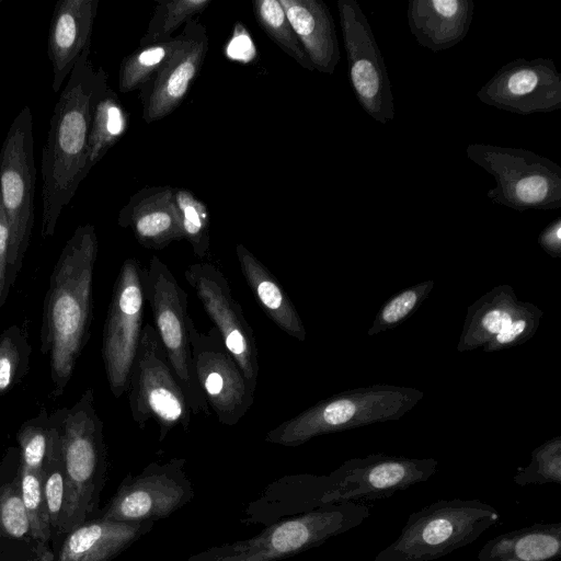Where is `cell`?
I'll list each match as a JSON object with an SVG mask.
<instances>
[{
	"label": "cell",
	"instance_id": "6da1fadb",
	"mask_svg": "<svg viewBox=\"0 0 561 561\" xmlns=\"http://www.w3.org/2000/svg\"><path fill=\"white\" fill-rule=\"evenodd\" d=\"M91 47L84 49L69 75L49 119L42 150L41 236H54L65 206L76 194L85 172L88 138L92 114L108 88L107 73L94 67Z\"/></svg>",
	"mask_w": 561,
	"mask_h": 561
},
{
	"label": "cell",
	"instance_id": "7a4b0ae2",
	"mask_svg": "<svg viewBox=\"0 0 561 561\" xmlns=\"http://www.w3.org/2000/svg\"><path fill=\"white\" fill-rule=\"evenodd\" d=\"M99 241L95 227H77L49 277L41 325V353L49 358L51 394L60 397L90 339L92 283Z\"/></svg>",
	"mask_w": 561,
	"mask_h": 561
},
{
	"label": "cell",
	"instance_id": "3957f363",
	"mask_svg": "<svg viewBox=\"0 0 561 561\" xmlns=\"http://www.w3.org/2000/svg\"><path fill=\"white\" fill-rule=\"evenodd\" d=\"M59 433L65 467V507L61 536L98 517L107 470L104 424L94 391L85 389L71 408H60Z\"/></svg>",
	"mask_w": 561,
	"mask_h": 561
},
{
	"label": "cell",
	"instance_id": "277c9868",
	"mask_svg": "<svg viewBox=\"0 0 561 561\" xmlns=\"http://www.w3.org/2000/svg\"><path fill=\"white\" fill-rule=\"evenodd\" d=\"M369 516V506L358 502L327 504L282 518L249 539L214 546L185 561H279L321 546L358 527Z\"/></svg>",
	"mask_w": 561,
	"mask_h": 561
},
{
	"label": "cell",
	"instance_id": "5b68a950",
	"mask_svg": "<svg viewBox=\"0 0 561 561\" xmlns=\"http://www.w3.org/2000/svg\"><path fill=\"white\" fill-rule=\"evenodd\" d=\"M499 519L497 511L479 500H438L411 513L373 561H434L469 546Z\"/></svg>",
	"mask_w": 561,
	"mask_h": 561
},
{
	"label": "cell",
	"instance_id": "8992f818",
	"mask_svg": "<svg viewBox=\"0 0 561 561\" xmlns=\"http://www.w3.org/2000/svg\"><path fill=\"white\" fill-rule=\"evenodd\" d=\"M469 160L495 180L488 198L517 211L554 210L561 207V167L523 148L470 144Z\"/></svg>",
	"mask_w": 561,
	"mask_h": 561
},
{
	"label": "cell",
	"instance_id": "52a82bcc",
	"mask_svg": "<svg viewBox=\"0 0 561 561\" xmlns=\"http://www.w3.org/2000/svg\"><path fill=\"white\" fill-rule=\"evenodd\" d=\"M35 184L33 115L25 105L11 123L0 149V196L10 227L11 286L18 279L31 241Z\"/></svg>",
	"mask_w": 561,
	"mask_h": 561
},
{
	"label": "cell",
	"instance_id": "ba28073f",
	"mask_svg": "<svg viewBox=\"0 0 561 561\" xmlns=\"http://www.w3.org/2000/svg\"><path fill=\"white\" fill-rule=\"evenodd\" d=\"M127 392L134 422L139 428H145L149 420H154L159 427V442L164 440L175 426L188 432L190 405L150 323L142 327Z\"/></svg>",
	"mask_w": 561,
	"mask_h": 561
},
{
	"label": "cell",
	"instance_id": "9c48e42d",
	"mask_svg": "<svg viewBox=\"0 0 561 561\" xmlns=\"http://www.w3.org/2000/svg\"><path fill=\"white\" fill-rule=\"evenodd\" d=\"M146 302L149 304L158 337L194 415H209L208 403L195 379L190 343L187 293L171 270L153 255L142 268Z\"/></svg>",
	"mask_w": 561,
	"mask_h": 561
},
{
	"label": "cell",
	"instance_id": "30bf717a",
	"mask_svg": "<svg viewBox=\"0 0 561 561\" xmlns=\"http://www.w3.org/2000/svg\"><path fill=\"white\" fill-rule=\"evenodd\" d=\"M142 266L126 259L116 276L102 336V359L112 394L127 392L133 362L139 344L145 311Z\"/></svg>",
	"mask_w": 561,
	"mask_h": 561
},
{
	"label": "cell",
	"instance_id": "8fae6325",
	"mask_svg": "<svg viewBox=\"0 0 561 561\" xmlns=\"http://www.w3.org/2000/svg\"><path fill=\"white\" fill-rule=\"evenodd\" d=\"M348 80L363 110L380 124L394 118V98L386 62L356 0H337Z\"/></svg>",
	"mask_w": 561,
	"mask_h": 561
},
{
	"label": "cell",
	"instance_id": "7c38bea8",
	"mask_svg": "<svg viewBox=\"0 0 561 561\" xmlns=\"http://www.w3.org/2000/svg\"><path fill=\"white\" fill-rule=\"evenodd\" d=\"M185 462L182 458L151 462L139 473L128 474L98 517L122 523H154L168 517L194 495Z\"/></svg>",
	"mask_w": 561,
	"mask_h": 561
},
{
	"label": "cell",
	"instance_id": "4fadbf2b",
	"mask_svg": "<svg viewBox=\"0 0 561 561\" xmlns=\"http://www.w3.org/2000/svg\"><path fill=\"white\" fill-rule=\"evenodd\" d=\"M188 331L195 379L218 421L233 426L252 407L254 391L215 327L203 333L191 318Z\"/></svg>",
	"mask_w": 561,
	"mask_h": 561
},
{
	"label": "cell",
	"instance_id": "5bb4252c",
	"mask_svg": "<svg viewBox=\"0 0 561 561\" xmlns=\"http://www.w3.org/2000/svg\"><path fill=\"white\" fill-rule=\"evenodd\" d=\"M184 278L255 391L260 370L257 346L253 330L234 299L227 277L210 263H194L184 271Z\"/></svg>",
	"mask_w": 561,
	"mask_h": 561
},
{
	"label": "cell",
	"instance_id": "9a60e30c",
	"mask_svg": "<svg viewBox=\"0 0 561 561\" xmlns=\"http://www.w3.org/2000/svg\"><path fill=\"white\" fill-rule=\"evenodd\" d=\"M436 466L433 459L389 456L348 460L328 476L330 488L322 497V505L391 497L427 481L435 473Z\"/></svg>",
	"mask_w": 561,
	"mask_h": 561
},
{
	"label": "cell",
	"instance_id": "2e32d148",
	"mask_svg": "<svg viewBox=\"0 0 561 561\" xmlns=\"http://www.w3.org/2000/svg\"><path fill=\"white\" fill-rule=\"evenodd\" d=\"M476 95L513 114L550 113L561 108V75L551 58H517L503 65Z\"/></svg>",
	"mask_w": 561,
	"mask_h": 561
},
{
	"label": "cell",
	"instance_id": "e0dca14e",
	"mask_svg": "<svg viewBox=\"0 0 561 561\" xmlns=\"http://www.w3.org/2000/svg\"><path fill=\"white\" fill-rule=\"evenodd\" d=\"M178 36L176 47L140 89L142 118L147 124L167 117L182 103L206 58L208 35L201 21L190 20Z\"/></svg>",
	"mask_w": 561,
	"mask_h": 561
},
{
	"label": "cell",
	"instance_id": "ac0fdd59",
	"mask_svg": "<svg viewBox=\"0 0 561 561\" xmlns=\"http://www.w3.org/2000/svg\"><path fill=\"white\" fill-rule=\"evenodd\" d=\"M98 5L99 0H60L56 3L47 38L54 92L60 90L84 49L91 47Z\"/></svg>",
	"mask_w": 561,
	"mask_h": 561
},
{
	"label": "cell",
	"instance_id": "d6986e66",
	"mask_svg": "<svg viewBox=\"0 0 561 561\" xmlns=\"http://www.w3.org/2000/svg\"><path fill=\"white\" fill-rule=\"evenodd\" d=\"M174 191L170 185L137 191L119 210L118 226L130 229L137 242L151 250H162L184 239Z\"/></svg>",
	"mask_w": 561,
	"mask_h": 561
},
{
	"label": "cell",
	"instance_id": "ffe728a7",
	"mask_svg": "<svg viewBox=\"0 0 561 561\" xmlns=\"http://www.w3.org/2000/svg\"><path fill=\"white\" fill-rule=\"evenodd\" d=\"M0 561H39L21 493V454L9 447L0 461Z\"/></svg>",
	"mask_w": 561,
	"mask_h": 561
},
{
	"label": "cell",
	"instance_id": "44dd1931",
	"mask_svg": "<svg viewBox=\"0 0 561 561\" xmlns=\"http://www.w3.org/2000/svg\"><path fill=\"white\" fill-rule=\"evenodd\" d=\"M471 0H410L408 25L417 44L433 53L449 49L468 34L473 20Z\"/></svg>",
	"mask_w": 561,
	"mask_h": 561
},
{
	"label": "cell",
	"instance_id": "7402d4cb",
	"mask_svg": "<svg viewBox=\"0 0 561 561\" xmlns=\"http://www.w3.org/2000/svg\"><path fill=\"white\" fill-rule=\"evenodd\" d=\"M153 524L122 523L101 517L89 519L64 538L56 561H112L150 531Z\"/></svg>",
	"mask_w": 561,
	"mask_h": 561
},
{
	"label": "cell",
	"instance_id": "603a6c76",
	"mask_svg": "<svg viewBox=\"0 0 561 561\" xmlns=\"http://www.w3.org/2000/svg\"><path fill=\"white\" fill-rule=\"evenodd\" d=\"M314 70L333 75L341 59L335 23L321 0H279Z\"/></svg>",
	"mask_w": 561,
	"mask_h": 561
},
{
	"label": "cell",
	"instance_id": "cb8c5ba5",
	"mask_svg": "<svg viewBox=\"0 0 561 561\" xmlns=\"http://www.w3.org/2000/svg\"><path fill=\"white\" fill-rule=\"evenodd\" d=\"M236 254L243 277L265 314L286 334L304 341L306 330L296 307L271 271L242 243Z\"/></svg>",
	"mask_w": 561,
	"mask_h": 561
},
{
	"label": "cell",
	"instance_id": "d4e9b609",
	"mask_svg": "<svg viewBox=\"0 0 561 561\" xmlns=\"http://www.w3.org/2000/svg\"><path fill=\"white\" fill-rule=\"evenodd\" d=\"M561 557V523H536L486 541L479 561H554Z\"/></svg>",
	"mask_w": 561,
	"mask_h": 561
},
{
	"label": "cell",
	"instance_id": "484cf974",
	"mask_svg": "<svg viewBox=\"0 0 561 561\" xmlns=\"http://www.w3.org/2000/svg\"><path fill=\"white\" fill-rule=\"evenodd\" d=\"M128 127V114L117 93L108 87L98 101L91 119L85 172L105 156L123 137Z\"/></svg>",
	"mask_w": 561,
	"mask_h": 561
},
{
	"label": "cell",
	"instance_id": "4316f807",
	"mask_svg": "<svg viewBox=\"0 0 561 561\" xmlns=\"http://www.w3.org/2000/svg\"><path fill=\"white\" fill-rule=\"evenodd\" d=\"M59 417V409L48 414L42 408L20 426L16 440L22 466L44 473L47 461L61 447Z\"/></svg>",
	"mask_w": 561,
	"mask_h": 561
},
{
	"label": "cell",
	"instance_id": "83f0119b",
	"mask_svg": "<svg viewBox=\"0 0 561 561\" xmlns=\"http://www.w3.org/2000/svg\"><path fill=\"white\" fill-rule=\"evenodd\" d=\"M21 493L37 546L39 561H56L51 549V531L44 496L43 473L21 463Z\"/></svg>",
	"mask_w": 561,
	"mask_h": 561
},
{
	"label": "cell",
	"instance_id": "f1b7e54d",
	"mask_svg": "<svg viewBox=\"0 0 561 561\" xmlns=\"http://www.w3.org/2000/svg\"><path fill=\"white\" fill-rule=\"evenodd\" d=\"M178 43L179 36H174L164 42L139 46L124 57L118 71L119 92L140 90L156 76Z\"/></svg>",
	"mask_w": 561,
	"mask_h": 561
},
{
	"label": "cell",
	"instance_id": "f546056e",
	"mask_svg": "<svg viewBox=\"0 0 561 561\" xmlns=\"http://www.w3.org/2000/svg\"><path fill=\"white\" fill-rule=\"evenodd\" d=\"M252 8L255 20L265 34L299 66L313 71L279 0H254Z\"/></svg>",
	"mask_w": 561,
	"mask_h": 561
},
{
	"label": "cell",
	"instance_id": "4dcf8cb0",
	"mask_svg": "<svg viewBox=\"0 0 561 561\" xmlns=\"http://www.w3.org/2000/svg\"><path fill=\"white\" fill-rule=\"evenodd\" d=\"M32 346L25 328L13 324L0 334V396L11 391L27 375Z\"/></svg>",
	"mask_w": 561,
	"mask_h": 561
},
{
	"label": "cell",
	"instance_id": "1f68e13d",
	"mask_svg": "<svg viewBox=\"0 0 561 561\" xmlns=\"http://www.w3.org/2000/svg\"><path fill=\"white\" fill-rule=\"evenodd\" d=\"M210 0H160L157 2L140 45H151L173 38L182 25L205 11Z\"/></svg>",
	"mask_w": 561,
	"mask_h": 561
},
{
	"label": "cell",
	"instance_id": "d6a6232c",
	"mask_svg": "<svg viewBox=\"0 0 561 561\" xmlns=\"http://www.w3.org/2000/svg\"><path fill=\"white\" fill-rule=\"evenodd\" d=\"M174 202L180 217L183 238L201 259L209 252V213L206 204L190 190L175 188Z\"/></svg>",
	"mask_w": 561,
	"mask_h": 561
},
{
	"label": "cell",
	"instance_id": "836d02e7",
	"mask_svg": "<svg viewBox=\"0 0 561 561\" xmlns=\"http://www.w3.org/2000/svg\"><path fill=\"white\" fill-rule=\"evenodd\" d=\"M65 467L61 447L49 458L43 473L44 496L51 531V549L57 556L64 540L61 526L65 507Z\"/></svg>",
	"mask_w": 561,
	"mask_h": 561
},
{
	"label": "cell",
	"instance_id": "e575fe53",
	"mask_svg": "<svg viewBox=\"0 0 561 561\" xmlns=\"http://www.w3.org/2000/svg\"><path fill=\"white\" fill-rule=\"evenodd\" d=\"M513 481L520 486L561 483V455L559 442L540 447L533 454L529 466L519 468Z\"/></svg>",
	"mask_w": 561,
	"mask_h": 561
},
{
	"label": "cell",
	"instance_id": "d590c367",
	"mask_svg": "<svg viewBox=\"0 0 561 561\" xmlns=\"http://www.w3.org/2000/svg\"><path fill=\"white\" fill-rule=\"evenodd\" d=\"M482 325L491 333H495L499 343H507L522 333L526 327L524 320L513 321L512 317L503 311L493 310L482 319Z\"/></svg>",
	"mask_w": 561,
	"mask_h": 561
},
{
	"label": "cell",
	"instance_id": "8d00e7d4",
	"mask_svg": "<svg viewBox=\"0 0 561 561\" xmlns=\"http://www.w3.org/2000/svg\"><path fill=\"white\" fill-rule=\"evenodd\" d=\"M10 227L0 196V308L5 304L10 294L9 278Z\"/></svg>",
	"mask_w": 561,
	"mask_h": 561
},
{
	"label": "cell",
	"instance_id": "74e56055",
	"mask_svg": "<svg viewBox=\"0 0 561 561\" xmlns=\"http://www.w3.org/2000/svg\"><path fill=\"white\" fill-rule=\"evenodd\" d=\"M416 295L413 291H405L388 304L382 311V319L392 323L403 318L415 305Z\"/></svg>",
	"mask_w": 561,
	"mask_h": 561
},
{
	"label": "cell",
	"instance_id": "f35d334b",
	"mask_svg": "<svg viewBox=\"0 0 561 561\" xmlns=\"http://www.w3.org/2000/svg\"><path fill=\"white\" fill-rule=\"evenodd\" d=\"M561 241V218L551 221L539 236V243L549 252H559Z\"/></svg>",
	"mask_w": 561,
	"mask_h": 561
}]
</instances>
